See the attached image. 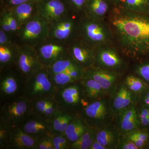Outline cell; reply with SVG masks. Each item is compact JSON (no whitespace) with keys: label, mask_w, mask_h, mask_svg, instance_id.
Returning <instances> with one entry per match:
<instances>
[{"label":"cell","mask_w":149,"mask_h":149,"mask_svg":"<svg viewBox=\"0 0 149 149\" xmlns=\"http://www.w3.org/2000/svg\"><path fill=\"white\" fill-rule=\"evenodd\" d=\"M105 20L115 45L123 55L138 59L149 54V14L112 6Z\"/></svg>","instance_id":"1"},{"label":"cell","mask_w":149,"mask_h":149,"mask_svg":"<svg viewBox=\"0 0 149 149\" xmlns=\"http://www.w3.org/2000/svg\"><path fill=\"white\" fill-rule=\"evenodd\" d=\"M77 37L96 49L114 44L112 32L105 20H96L83 15L79 18Z\"/></svg>","instance_id":"2"},{"label":"cell","mask_w":149,"mask_h":149,"mask_svg":"<svg viewBox=\"0 0 149 149\" xmlns=\"http://www.w3.org/2000/svg\"><path fill=\"white\" fill-rule=\"evenodd\" d=\"M49 36V24L37 14L19 28L15 38L16 42L19 45L36 48L47 40Z\"/></svg>","instance_id":"3"},{"label":"cell","mask_w":149,"mask_h":149,"mask_svg":"<svg viewBox=\"0 0 149 149\" xmlns=\"http://www.w3.org/2000/svg\"><path fill=\"white\" fill-rule=\"evenodd\" d=\"M54 97L59 108L76 113L89 104L80 81L57 88Z\"/></svg>","instance_id":"4"},{"label":"cell","mask_w":149,"mask_h":149,"mask_svg":"<svg viewBox=\"0 0 149 149\" xmlns=\"http://www.w3.org/2000/svg\"><path fill=\"white\" fill-rule=\"evenodd\" d=\"M30 113V101L23 96L0 103V123L10 128L20 126Z\"/></svg>","instance_id":"5"},{"label":"cell","mask_w":149,"mask_h":149,"mask_svg":"<svg viewBox=\"0 0 149 149\" xmlns=\"http://www.w3.org/2000/svg\"><path fill=\"white\" fill-rule=\"evenodd\" d=\"M56 89L51 80L47 68L43 66L25 80L23 96L31 101L54 95Z\"/></svg>","instance_id":"6"},{"label":"cell","mask_w":149,"mask_h":149,"mask_svg":"<svg viewBox=\"0 0 149 149\" xmlns=\"http://www.w3.org/2000/svg\"><path fill=\"white\" fill-rule=\"evenodd\" d=\"M25 79L15 67L0 72V103L23 96Z\"/></svg>","instance_id":"7"},{"label":"cell","mask_w":149,"mask_h":149,"mask_svg":"<svg viewBox=\"0 0 149 149\" xmlns=\"http://www.w3.org/2000/svg\"><path fill=\"white\" fill-rule=\"evenodd\" d=\"M79 113L88 126L99 129L108 125L111 111L107 101L100 99L89 103Z\"/></svg>","instance_id":"8"},{"label":"cell","mask_w":149,"mask_h":149,"mask_svg":"<svg viewBox=\"0 0 149 149\" xmlns=\"http://www.w3.org/2000/svg\"><path fill=\"white\" fill-rule=\"evenodd\" d=\"M80 17L71 13L49 24L48 40L68 43L77 37Z\"/></svg>","instance_id":"9"},{"label":"cell","mask_w":149,"mask_h":149,"mask_svg":"<svg viewBox=\"0 0 149 149\" xmlns=\"http://www.w3.org/2000/svg\"><path fill=\"white\" fill-rule=\"evenodd\" d=\"M121 54L114 44L99 47L96 49L94 66L122 72L127 65Z\"/></svg>","instance_id":"10"},{"label":"cell","mask_w":149,"mask_h":149,"mask_svg":"<svg viewBox=\"0 0 149 149\" xmlns=\"http://www.w3.org/2000/svg\"><path fill=\"white\" fill-rule=\"evenodd\" d=\"M43 66L35 47L19 45L14 66L25 80Z\"/></svg>","instance_id":"11"},{"label":"cell","mask_w":149,"mask_h":149,"mask_svg":"<svg viewBox=\"0 0 149 149\" xmlns=\"http://www.w3.org/2000/svg\"><path fill=\"white\" fill-rule=\"evenodd\" d=\"M35 48L41 63L47 67L70 56L67 43L48 40Z\"/></svg>","instance_id":"12"},{"label":"cell","mask_w":149,"mask_h":149,"mask_svg":"<svg viewBox=\"0 0 149 149\" xmlns=\"http://www.w3.org/2000/svg\"><path fill=\"white\" fill-rule=\"evenodd\" d=\"M37 8L39 16L49 24L72 13L65 0H39Z\"/></svg>","instance_id":"13"},{"label":"cell","mask_w":149,"mask_h":149,"mask_svg":"<svg viewBox=\"0 0 149 149\" xmlns=\"http://www.w3.org/2000/svg\"><path fill=\"white\" fill-rule=\"evenodd\" d=\"M68 44L70 56L83 69L94 66L96 49L78 37Z\"/></svg>","instance_id":"14"},{"label":"cell","mask_w":149,"mask_h":149,"mask_svg":"<svg viewBox=\"0 0 149 149\" xmlns=\"http://www.w3.org/2000/svg\"><path fill=\"white\" fill-rule=\"evenodd\" d=\"M122 72L99 68L95 66L84 70L83 77L95 80L107 94L113 93L117 87Z\"/></svg>","instance_id":"15"},{"label":"cell","mask_w":149,"mask_h":149,"mask_svg":"<svg viewBox=\"0 0 149 149\" xmlns=\"http://www.w3.org/2000/svg\"><path fill=\"white\" fill-rule=\"evenodd\" d=\"M19 127L36 139L48 134L52 135L50 119L39 115L30 113Z\"/></svg>","instance_id":"16"},{"label":"cell","mask_w":149,"mask_h":149,"mask_svg":"<svg viewBox=\"0 0 149 149\" xmlns=\"http://www.w3.org/2000/svg\"><path fill=\"white\" fill-rule=\"evenodd\" d=\"M37 139L20 127L11 128L6 149H37Z\"/></svg>","instance_id":"17"},{"label":"cell","mask_w":149,"mask_h":149,"mask_svg":"<svg viewBox=\"0 0 149 149\" xmlns=\"http://www.w3.org/2000/svg\"><path fill=\"white\" fill-rule=\"evenodd\" d=\"M118 129L120 133L127 135L137 130L140 125V119L134 104L118 113Z\"/></svg>","instance_id":"18"},{"label":"cell","mask_w":149,"mask_h":149,"mask_svg":"<svg viewBox=\"0 0 149 149\" xmlns=\"http://www.w3.org/2000/svg\"><path fill=\"white\" fill-rule=\"evenodd\" d=\"M112 7L109 0H87L83 15L96 20H105Z\"/></svg>","instance_id":"19"},{"label":"cell","mask_w":149,"mask_h":149,"mask_svg":"<svg viewBox=\"0 0 149 149\" xmlns=\"http://www.w3.org/2000/svg\"><path fill=\"white\" fill-rule=\"evenodd\" d=\"M120 134L118 128L108 125L97 129L95 139L107 149H116L120 140Z\"/></svg>","instance_id":"20"},{"label":"cell","mask_w":149,"mask_h":149,"mask_svg":"<svg viewBox=\"0 0 149 149\" xmlns=\"http://www.w3.org/2000/svg\"><path fill=\"white\" fill-rule=\"evenodd\" d=\"M113 109L118 113L134 104V94L124 84H120L114 91Z\"/></svg>","instance_id":"21"},{"label":"cell","mask_w":149,"mask_h":149,"mask_svg":"<svg viewBox=\"0 0 149 149\" xmlns=\"http://www.w3.org/2000/svg\"><path fill=\"white\" fill-rule=\"evenodd\" d=\"M84 69L81 67L75 68L64 72L50 74L51 80L56 88L80 81L83 77Z\"/></svg>","instance_id":"22"},{"label":"cell","mask_w":149,"mask_h":149,"mask_svg":"<svg viewBox=\"0 0 149 149\" xmlns=\"http://www.w3.org/2000/svg\"><path fill=\"white\" fill-rule=\"evenodd\" d=\"M19 45L16 42L0 45V72L14 66Z\"/></svg>","instance_id":"23"},{"label":"cell","mask_w":149,"mask_h":149,"mask_svg":"<svg viewBox=\"0 0 149 149\" xmlns=\"http://www.w3.org/2000/svg\"><path fill=\"white\" fill-rule=\"evenodd\" d=\"M10 8L18 22L19 28L37 14V3H24Z\"/></svg>","instance_id":"24"},{"label":"cell","mask_w":149,"mask_h":149,"mask_svg":"<svg viewBox=\"0 0 149 149\" xmlns=\"http://www.w3.org/2000/svg\"><path fill=\"white\" fill-rule=\"evenodd\" d=\"M86 100L88 102L101 99L107 94L100 85L92 78L83 77L80 80Z\"/></svg>","instance_id":"25"},{"label":"cell","mask_w":149,"mask_h":149,"mask_svg":"<svg viewBox=\"0 0 149 149\" xmlns=\"http://www.w3.org/2000/svg\"><path fill=\"white\" fill-rule=\"evenodd\" d=\"M0 29L15 37L19 29L18 22L10 7L1 6Z\"/></svg>","instance_id":"26"},{"label":"cell","mask_w":149,"mask_h":149,"mask_svg":"<svg viewBox=\"0 0 149 149\" xmlns=\"http://www.w3.org/2000/svg\"><path fill=\"white\" fill-rule=\"evenodd\" d=\"M97 130L88 126L79 139L70 144L69 149H89L95 140Z\"/></svg>","instance_id":"27"},{"label":"cell","mask_w":149,"mask_h":149,"mask_svg":"<svg viewBox=\"0 0 149 149\" xmlns=\"http://www.w3.org/2000/svg\"><path fill=\"white\" fill-rule=\"evenodd\" d=\"M77 67H81L69 56L59 60L47 68L49 74H54Z\"/></svg>","instance_id":"28"},{"label":"cell","mask_w":149,"mask_h":149,"mask_svg":"<svg viewBox=\"0 0 149 149\" xmlns=\"http://www.w3.org/2000/svg\"><path fill=\"white\" fill-rule=\"evenodd\" d=\"M56 101L54 95L43 97L31 101H30L31 113L39 115L45 117L47 107Z\"/></svg>","instance_id":"29"},{"label":"cell","mask_w":149,"mask_h":149,"mask_svg":"<svg viewBox=\"0 0 149 149\" xmlns=\"http://www.w3.org/2000/svg\"><path fill=\"white\" fill-rule=\"evenodd\" d=\"M122 8L131 12L149 14V0H125Z\"/></svg>","instance_id":"30"},{"label":"cell","mask_w":149,"mask_h":149,"mask_svg":"<svg viewBox=\"0 0 149 149\" xmlns=\"http://www.w3.org/2000/svg\"><path fill=\"white\" fill-rule=\"evenodd\" d=\"M124 84L133 94L141 93L146 88L145 83L141 78L132 74L126 77Z\"/></svg>","instance_id":"31"},{"label":"cell","mask_w":149,"mask_h":149,"mask_svg":"<svg viewBox=\"0 0 149 149\" xmlns=\"http://www.w3.org/2000/svg\"><path fill=\"white\" fill-rule=\"evenodd\" d=\"M55 149H69L70 143L64 133L52 135Z\"/></svg>","instance_id":"32"},{"label":"cell","mask_w":149,"mask_h":149,"mask_svg":"<svg viewBox=\"0 0 149 149\" xmlns=\"http://www.w3.org/2000/svg\"><path fill=\"white\" fill-rule=\"evenodd\" d=\"M71 12L79 16L83 15L87 0H65Z\"/></svg>","instance_id":"33"},{"label":"cell","mask_w":149,"mask_h":149,"mask_svg":"<svg viewBox=\"0 0 149 149\" xmlns=\"http://www.w3.org/2000/svg\"><path fill=\"white\" fill-rule=\"evenodd\" d=\"M37 149H55L52 137L51 134L37 139Z\"/></svg>","instance_id":"34"},{"label":"cell","mask_w":149,"mask_h":149,"mask_svg":"<svg viewBox=\"0 0 149 149\" xmlns=\"http://www.w3.org/2000/svg\"><path fill=\"white\" fill-rule=\"evenodd\" d=\"M11 128L7 125L0 123V149H6Z\"/></svg>","instance_id":"35"},{"label":"cell","mask_w":149,"mask_h":149,"mask_svg":"<svg viewBox=\"0 0 149 149\" xmlns=\"http://www.w3.org/2000/svg\"><path fill=\"white\" fill-rule=\"evenodd\" d=\"M135 71L139 76L149 82V63L139 65L135 68Z\"/></svg>","instance_id":"36"},{"label":"cell","mask_w":149,"mask_h":149,"mask_svg":"<svg viewBox=\"0 0 149 149\" xmlns=\"http://www.w3.org/2000/svg\"><path fill=\"white\" fill-rule=\"evenodd\" d=\"M13 37H15L14 35L0 29V45H6L15 42L16 41H13Z\"/></svg>","instance_id":"37"},{"label":"cell","mask_w":149,"mask_h":149,"mask_svg":"<svg viewBox=\"0 0 149 149\" xmlns=\"http://www.w3.org/2000/svg\"><path fill=\"white\" fill-rule=\"evenodd\" d=\"M39 0H1V6H14L26 3H37Z\"/></svg>","instance_id":"38"},{"label":"cell","mask_w":149,"mask_h":149,"mask_svg":"<svg viewBox=\"0 0 149 149\" xmlns=\"http://www.w3.org/2000/svg\"><path fill=\"white\" fill-rule=\"evenodd\" d=\"M116 149H138L133 141L127 137L120 139Z\"/></svg>","instance_id":"39"},{"label":"cell","mask_w":149,"mask_h":149,"mask_svg":"<svg viewBox=\"0 0 149 149\" xmlns=\"http://www.w3.org/2000/svg\"><path fill=\"white\" fill-rule=\"evenodd\" d=\"M139 115L140 123L143 126H147L149 125V123L148 120L149 113L148 109L145 108H142Z\"/></svg>","instance_id":"40"},{"label":"cell","mask_w":149,"mask_h":149,"mask_svg":"<svg viewBox=\"0 0 149 149\" xmlns=\"http://www.w3.org/2000/svg\"><path fill=\"white\" fill-rule=\"evenodd\" d=\"M128 134L134 136L137 139H140V140H142V141L145 142L148 141L149 138V134L148 133L142 132L141 131H139V130H137Z\"/></svg>","instance_id":"41"},{"label":"cell","mask_w":149,"mask_h":149,"mask_svg":"<svg viewBox=\"0 0 149 149\" xmlns=\"http://www.w3.org/2000/svg\"><path fill=\"white\" fill-rule=\"evenodd\" d=\"M126 135H127L126 137L130 139L131 141H133V143L136 145L138 149H142L145 146L146 142L144 141L137 139L136 137L129 135V134Z\"/></svg>","instance_id":"42"},{"label":"cell","mask_w":149,"mask_h":149,"mask_svg":"<svg viewBox=\"0 0 149 149\" xmlns=\"http://www.w3.org/2000/svg\"><path fill=\"white\" fill-rule=\"evenodd\" d=\"M89 149H107V148L101 144H100L95 139L94 140L93 144L91 145Z\"/></svg>","instance_id":"43"},{"label":"cell","mask_w":149,"mask_h":149,"mask_svg":"<svg viewBox=\"0 0 149 149\" xmlns=\"http://www.w3.org/2000/svg\"><path fill=\"white\" fill-rule=\"evenodd\" d=\"M125 0H109L112 6L113 7H122Z\"/></svg>","instance_id":"44"},{"label":"cell","mask_w":149,"mask_h":149,"mask_svg":"<svg viewBox=\"0 0 149 149\" xmlns=\"http://www.w3.org/2000/svg\"><path fill=\"white\" fill-rule=\"evenodd\" d=\"M144 102L149 107V99L144 98Z\"/></svg>","instance_id":"45"},{"label":"cell","mask_w":149,"mask_h":149,"mask_svg":"<svg viewBox=\"0 0 149 149\" xmlns=\"http://www.w3.org/2000/svg\"><path fill=\"white\" fill-rule=\"evenodd\" d=\"M144 98L149 99V92L146 93V94L145 95V97H144Z\"/></svg>","instance_id":"46"},{"label":"cell","mask_w":149,"mask_h":149,"mask_svg":"<svg viewBox=\"0 0 149 149\" xmlns=\"http://www.w3.org/2000/svg\"><path fill=\"white\" fill-rule=\"evenodd\" d=\"M148 111L149 113V108H148Z\"/></svg>","instance_id":"47"},{"label":"cell","mask_w":149,"mask_h":149,"mask_svg":"<svg viewBox=\"0 0 149 149\" xmlns=\"http://www.w3.org/2000/svg\"></svg>","instance_id":"48"}]
</instances>
